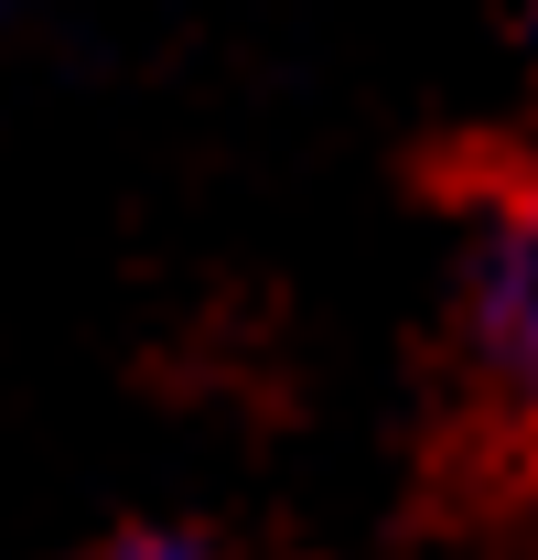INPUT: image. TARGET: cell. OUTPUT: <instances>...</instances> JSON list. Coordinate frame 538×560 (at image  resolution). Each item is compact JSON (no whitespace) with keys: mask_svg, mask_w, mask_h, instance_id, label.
I'll use <instances>...</instances> for the list:
<instances>
[{"mask_svg":"<svg viewBox=\"0 0 538 560\" xmlns=\"http://www.w3.org/2000/svg\"><path fill=\"white\" fill-rule=\"evenodd\" d=\"M453 377H464V420L517 475H538V140H517L464 206Z\"/></svg>","mask_w":538,"mask_h":560,"instance_id":"cell-1","label":"cell"},{"mask_svg":"<svg viewBox=\"0 0 538 560\" xmlns=\"http://www.w3.org/2000/svg\"><path fill=\"white\" fill-rule=\"evenodd\" d=\"M55 560H226V550L204 528H184V517H130V528H97V539H75Z\"/></svg>","mask_w":538,"mask_h":560,"instance_id":"cell-2","label":"cell"}]
</instances>
